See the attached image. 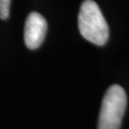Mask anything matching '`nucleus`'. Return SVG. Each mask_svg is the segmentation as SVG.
Instances as JSON below:
<instances>
[{"label":"nucleus","instance_id":"nucleus-1","mask_svg":"<svg viewBox=\"0 0 129 129\" xmlns=\"http://www.w3.org/2000/svg\"><path fill=\"white\" fill-rule=\"evenodd\" d=\"M80 35L91 43L102 46L109 38V27L102 11L93 0L83 1L78 16Z\"/></svg>","mask_w":129,"mask_h":129},{"label":"nucleus","instance_id":"nucleus-2","mask_svg":"<svg viewBox=\"0 0 129 129\" xmlns=\"http://www.w3.org/2000/svg\"><path fill=\"white\" fill-rule=\"evenodd\" d=\"M127 104L124 89L114 84L103 97L99 117L98 129H120Z\"/></svg>","mask_w":129,"mask_h":129},{"label":"nucleus","instance_id":"nucleus-3","mask_svg":"<svg viewBox=\"0 0 129 129\" xmlns=\"http://www.w3.org/2000/svg\"><path fill=\"white\" fill-rule=\"evenodd\" d=\"M47 32V21L40 14H29L24 27V41L26 46L35 50L42 44Z\"/></svg>","mask_w":129,"mask_h":129},{"label":"nucleus","instance_id":"nucleus-4","mask_svg":"<svg viewBox=\"0 0 129 129\" xmlns=\"http://www.w3.org/2000/svg\"><path fill=\"white\" fill-rule=\"evenodd\" d=\"M11 0H0V18L5 20L9 17Z\"/></svg>","mask_w":129,"mask_h":129}]
</instances>
